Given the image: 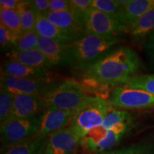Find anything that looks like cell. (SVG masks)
<instances>
[{
  "instance_id": "cell-16",
  "label": "cell",
  "mask_w": 154,
  "mask_h": 154,
  "mask_svg": "<svg viewBox=\"0 0 154 154\" xmlns=\"http://www.w3.org/2000/svg\"><path fill=\"white\" fill-rule=\"evenodd\" d=\"M153 9L154 0H130L122 7L121 22L128 28L138 18Z\"/></svg>"
},
{
  "instance_id": "cell-1",
  "label": "cell",
  "mask_w": 154,
  "mask_h": 154,
  "mask_svg": "<svg viewBox=\"0 0 154 154\" xmlns=\"http://www.w3.org/2000/svg\"><path fill=\"white\" fill-rule=\"evenodd\" d=\"M140 66L136 51L126 47L116 48L84 71V84L91 89L123 86L136 76Z\"/></svg>"
},
{
  "instance_id": "cell-23",
  "label": "cell",
  "mask_w": 154,
  "mask_h": 154,
  "mask_svg": "<svg viewBox=\"0 0 154 154\" xmlns=\"http://www.w3.org/2000/svg\"><path fill=\"white\" fill-rule=\"evenodd\" d=\"M0 24L17 35L22 34L20 16L17 10L0 9Z\"/></svg>"
},
{
  "instance_id": "cell-17",
  "label": "cell",
  "mask_w": 154,
  "mask_h": 154,
  "mask_svg": "<svg viewBox=\"0 0 154 154\" xmlns=\"http://www.w3.org/2000/svg\"><path fill=\"white\" fill-rule=\"evenodd\" d=\"M48 136L39 138L34 135L32 137L2 148L1 154H38L45 148Z\"/></svg>"
},
{
  "instance_id": "cell-27",
  "label": "cell",
  "mask_w": 154,
  "mask_h": 154,
  "mask_svg": "<svg viewBox=\"0 0 154 154\" xmlns=\"http://www.w3.org/2000/svg\"><path fill=\"white\" fill-rule=\"evenodd\" d=\"M38 40V35L35 30L24 32L19 37L13 50L16 51H25L37 49Z\"/></svg>"
},
{
  "instance_id": "cell-6",
  "label": "cell",
  "mask_w": 154,
  "mask_h": 154,
  "mask_svg": "<svg viewBox=\"0 0 154 154\" xmlns=\"http://www.w3.org/2000/svg\"><path fill=\"white\" fill-rule=\"evenodd\" d=\"M128 32L120 20L91 8L84 16V35L117 36Z\"/></svg>"
},
{
  "instance_id": "cell-13",
  "label": "cell",
  "mask_w": 154,
  "mask_h": 154,
  "mask_svg": "<svg viewBox=\"0 0 154 154\" xmlns=\"http://www.w3.org/2000/svg\"><path fill=\"white\" fill-rule=\"evenodd\" d=\"M2 76L22 79H49L53 78L49 69L32 67L17 61L8 60L4 63Z\"/></svg>"
},
{
  "instance_id": "cell-22",
  "label": "cell",
  "mask_w": 154,
  "mask_h": 154,
  "mask_svg": "<svg viewBox=\"0 0 154 154\" xmlns=\"http://www.w3.org/2000/svg\"><path fill=\"white\" fill-rule=\"evenodd\" d=\"M17 10L20 16L22 33L34 30L38 14L31 8L29 1L21 2Z\"/></svg>"
},
{
  "instance_id": "cell-29",
  "label": "cell",
  "mask_w": 154,
  "mask_h": 154,
  "mask_svg": "<svg viewBox=\"0 0 154 154\" xmlns=\"http://www.w3.org/2000/svg\"><path fill=\"white\" fill-rule=\"evenodd\" d=\"M20 35H17L7 29L5 26L0 24V44L2 49H8L17 44Z\"/></svg>"
},
{
  "instance_id": "cell-14",
  "label": "cell",
  "mask_w": 154,
  "mask_h": 154,
  "mask_svg": "<svg viewBox=\"0 0 154 154\" xmlns=\"http://www.w3.org/2000/svg\"><path fill=\"white\" fill-rule=\"evenodd\" d=\"M34 30L39 36L54 40L59 43L69 44L79 38L74 34L61 29L42 14L37 15Z\"/></svg>"
},
{
  "instance_id": "cell-28",
  "label": "cell",
  "mask_w": 154,
  "mask_h": 154,
  "mask_svg": "<svg viewBox=\"0 0 154 154\" xmlns=\"http://www.w3.org/2000/svg\"><path fill=\"white\" fill-rule=\"evenodd\" d=\"M14 95L5 88L0 89V122L1 124L8 120L12 109Z\"/></svg>"
},
{
  "instance_id": "cell-30",
  "label": "cell",
  "mask_w": 154,
  "mask_h": 154,
  "mask_svg": "<svg viewBox=\"0 0 154 154\" xmlns=\"http://www.w3.org/2000/svg\"><path fill=\"white\" fill-rule=\"evenodd\" d=\"M92 0H69L70 9L84 17L91 8Z\"/></svg>"
},
{
  "instance_id": "cell-10",
  "label": "cell",
  "mask_w": 154,
  "mask_h": 154,
  "mask_svg": "<svg viewBox=\"0 0 154 154\" xmlns=\"http://www.w3.org/2000/svg\"><path fill=\"white\" fill-rule=\"evenodd\" d=\"M76 111H64L54 107H48L40 115V126L35 134L39 138L49 136L57 131L70 126Z\"/></svg>"
},
{
  "instance_id": "cell-24",
  "label": "cell",
  "mask_w": 154,
  "mask_h": 154,
  "mask_svg": "<svg viewBox=\"0 0 154 154\" xmlns=\"http://www.w3.org/2000/svg\"><path fill=\"white\" fill-rule=\"evenodd\" d=\"M119 124H134L132 116L127 111L111 107L106 116L101 126L104 129L109 130L114 125Z\"/></svg>"
},
{
  "instance_id": "cell-21",
  "label": "cell",
  "mask_w": 154,
  "mask_h": 154,
  "mask_svg": "<svg viewBox=\"0 0 154 154\" xmlns=\"http://www.w3.org/2000/svg\"><path fill=\"white\" fill-rule=\"evenodd\" d=\"M101 154H154V138H146L131 146Z\"/></svg>"
},
{
  "instance_id": "cell-25",
  "label": "cell",
  "mask_w": 154,
  "mask_h": 154,
  "mask_svg": "<svg viewBox=\"0 0 154 154\" xmlns=\"http://www.w3.org/2000/svg\"><path fill=\"white\" fill-rule=\"evenodd\" d=\"M123 86L143 90L154 95V74L136 75Z\"/></svg>"
},
{
  "instance_id": "cell-8",
  "label": "cell",
  "mask_w": 154,
  "mask_h": 154,
  "mask_svg": "<svg viewBox=\"0 0 154 154\" xmlns=\"http://www.w3.org/2000/svg\"><path fill=\"white\" fill-rule=\"evenodd\" d=\"M59 83L54 77L49 79L1 77V87L14 95H30L43 97Z\"/></svg>"
},
{
  "instance_id": "cell-35",
  "label": "cell",
  "mask_w": 154,
  "mask_h": 154,
  "mask_svg": "<svg viewBox=\"0 0 154 154\" xmlns=\"http://www.w3.org/2000/svg\"><path fill=\"white\" fill-rule=\"evenodd\" d=\"M44 150H45V148H44V149H42L41 151L39 152V153H38V154H45V153H44Z\"/></svg>"
},
{
  "instance_id": "cell-4",
  "label": "cell",
  "mask_w": 154,
  "mask_h": 154,
  "mask_svg": "<svg viewBox=\"0 0 154 154\" xmlns=\"http://www.w3.org/2000/svg\"><path fill=\"white\" fill-rule=\"evenodd\" d=\"M111 107L108 100L100 96H92L76 111L69 126L81 138H84L90 131L101 126Z\"/></svg>"
},
{
  "instance_id": "cell-19",
  "label": "cell",
  "mask_w": 154,
  "mask_h": 154,
  "mask_svg": "<svg viewBox=\"0 0 154 154\" xmlns=\"http://www.w3.org/2000/svg\"><path fill=\"white\" fill-rule=\"evenodd\" d=\"M133 127L134 124H119L111 127L110 129L107 130L106 136L100 141L95 153L101 154L111 151V149L116 146L121 140L130 132Z\"/></svg>"
},
{
  "instance_id": "cell-12",
  "label": "cell",
  "mask_w": 154,
  "mask_h": 154,
  "mask_svg": "<svg viewBox=\"0 0 154 154\" xmlns=\"http://www.w3.org/2000/svg\"><path fill=\"white\" fill-rule=\"evenodd\" d=\"M51 23L78 37L84 36V17L72 10L47 12L44 15Z\"/></svg>"
},
{
  "instance_id": "cell-33",
  "label": "cell",
  "mask_w": 154,
  "mask_h": 154,
  "mask_svg": "<svg viewBox=\"0 0 154 154\" xmlns=\"http://www.w3.org/2000/svg\"><path fill=\"white\" fill-rule=\"evenodd\" d=\"M66 10H70L69 1H66V0H49V9H48L47 12H56V11Z\"/></svg>"
},
{
  "instance_id": "cell-5",
  "label": "cell",
  "mask_w": 154,
  "mask_h": 154,
  "mask_svg": "<svg viewBox=\"0 0 154 154\" xmlns=\"http://www.w3.org/2000/svg\"><path fill=\"white\" fill-rule=\"evenodd\" d=\"M111 106L119 109L146 110L154 109V95L136 88L117 86L109 96Z\"/></svg>"
},
{
  "instance_id": "cell-2",
  "label": "cell",
  "mask_w": 154,
  "mask_h": 154,
  "mask_svg": "<svg viewBox=\"0 0 154 154\" xmlns=\"http://www.w3.org/2000/svg\"><path fill=\"white\" fill-rule=\"evenodd\" d=\"M119 42L117 36L84 35L68 44L66 65L76 72H84L107 54Z\"/></svg>"
},
{
  "instance_id": "cell-18",
  "label": "cell",
  "mask_w": 154,
  "mask_h": 154,
  "mask_svg": "<svg viewBox=\"0 0 154 154\" xmlns=\"http://www.w3.org/2000/svg\"><path fill=\"white\" fill-rule=\"evenodd\" d=\"M9 60L38 68L50 69L54 66L38 49L25 51H16L12 50L9 55Z\"/></svg>"
},
{
  "instance_id": "cell-3",
  "label": "cell",
  "mask_w": 154,
  "mask_h": 154,
  "mask_svg": "<svg viewBox=\"0 0 154 154\" xmlns=\"http://www.w3.org/2000/svg\"><path fill=\"white\" fill-rule=\"evenodd\" d=\"M82 84L74 79L60 82L43 96L48 107L76 111L91 99Z\"/></svg>"
},
{
  "instance_id": "cell-32",
  "label": "cell",
  "mask_w": 154,
  "mask_h": 154,
  "mask_svg": "<svg viewBox=\"0 0 154 154\" xmlns=\"http://www.w3.org/2000/svg\"><path fill=\"white\" fill-rule=\"evenodd\" d=\"M29 3L37 14L44 15L48 11L49 0H29Z\"/></svg>"
},
{
  "instance_id": "cell-20",
  "label": "cell",
  "mask_w": 154,
  "mask_h": 154,
  "mask_svg": "<svg viewBox=\"0 0 154 154\" xmlns=\"http://www.w3.org/2000/svg\"><path fill=\"white\" fill-rule=\"evenodd\" d=\"M154 31V9H151L128 27V32L135 38H140Z\"/></svg>"
},
{
  "instance_id": "cell-9",
  "label": "cell",
  "mask_w": 154,
  "mask_h": 154,
  "mask_svg": "<svg viewBox=\"0 0 154 154\" xmlns=\"http://www.w3.org/2000/svg\"><path fill=\"white\" fill-rule=\"evenodd\" d=\"M82 138L68 126L57 131L48 136L45 154H76Z\"/></svg>"
},
{
  "instance_id": "cell-7",
  "label": "cell",
  "mask_w": 154,
  "mask_h": 154,
  "mask_svg": "<svg viewBox=\"0 0 154 154\" xmlns=\"http://www.w3.org/2000/svg\"><path fill=\"white\" fill-rule=\"evenodd\" d=\"M40 115L29 118L8 119L2 124L0 129L2 148L22 141L35 135L39 128Z\"/></svg>"
},
{
  "instance_id": "cell-31",
  "label": "cell",
  "mask_w": 154,
  "mask_h": 154,
  "mask_svg": "<svg viewBox=\"0 0 154 154\" xmlns=\"http://www.w3.org/2000/svg\"><path fill=\"white\" fill-rule=\"evenodd\" d=\"M144 50L149 68L151 70L154 71V31L148 36Z\"/></svg>"
},
{
  "instance_id": "cell-11",
  "label": "cell",
  "mask_w": 154,
  "mask_h": 154,
  "mask_svg": "<svg viewBox=\"0 0 154 154\" xmlns=\"http://www.w3.org/2000/svg\"><path fill=\"white\" fill-rule=\"evenodd\" d=\"M47 109V106L42 96L14 95L9 119L35 116L41 114Z\"/></svg>"
},
{
  "instance_id": "cell-15",
  "label": "cell",
  "mask_w": 154,
  "mask_h": 154,
  "mask_svg": "<svg viewBox=\"0 0 154 154\" xmlns=\"http://www.w3.org/2000/svg\"><path fill=\"white\" fill-rule=\"evenodd\" d=\"M68 44L38 36V49L54 66L66 65Z\"/></svg>"
},
{
  "instance_id": "cell-34",
  "label": "cell",
  "mask_w": 154,
  "mask_h": 154,
  "mask_svg": "<svg viewBox=\"0 0 154 154\" xmlns=\"http://www.w3.org/2000/svg\"><path fill=\"white\" fill-rule=\"evenodd\" d=\"M21 2L19 0H1L0 1V9L17 10Z\"/></svg>"
},
{
  "instance_id": "cell-26",
  "label": "cell",
  "mask_w": 154,
  "mask_h": 154,
  "mask_svg": "<svg viewBox=\"0 0 154 154\" xmlns=\"http://www.w3.org/2000/svg\"><path fill=\"white\" fill-rule=\"evenodd\" d=\"M91 7L121 22L122 7L116 2L115 0H92Z\"/></svg>"
}]
</instances>
